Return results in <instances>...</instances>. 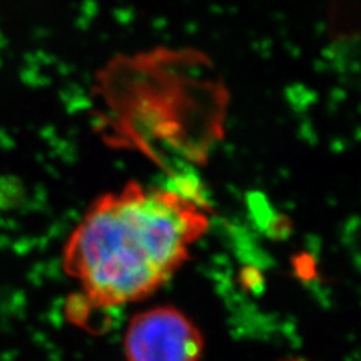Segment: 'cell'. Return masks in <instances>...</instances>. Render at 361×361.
Listing matches in <instances>:
<instances>
[{
	"instance_id": "cell-1",
	"label": "cell",
	"mask_w": 361,
	"mask_h": 361,
	"mask_svg": "<svg viewBox=\"0 0 361 361\" xmlns=\"http://www.w3.org/2000/svg\"><path fill=\"white\" fill-rule=\"evenodd\" d=\"M209 224L196 195L128 183L86 209L63 245V273L89 309L123 307L164 286Z\"/></svg>"
},
{
	"instance_id": "cell-2",
	"label": "cell",
	"mask_w": 361,
	"mask_h": 361,
	"mask_svg": "<svg viewBox=\"0 0 361 361\" xmlns=\"http://www.w3.org/2000/svg\"><path fill=\"white\" fill-rule=\"evenodd\" d=\"M127 361H202L205 338L175 306H154L131 316L123 333Z\"/></svg>"
},
{
	"instance_id": "cell-3",
	"label": "cell",
	"mask_w": 361,
	"mask_h": 361,
	"mask_svg": "<svg viewBox=\"0 0 361 361\" xmlns=\"http://www.w3.org/2000/svg\"><path fill=\"white\" fill-rule=\"evenodd\" d=\"M281 361H306V360H301V358H288V360H281Z\"/></svg>"
}]
</instances>
